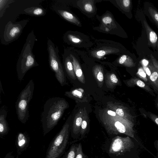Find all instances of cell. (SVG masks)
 <instances>
[{
  "label": "cell",
  "instance_id": "obj_21",
  "mask_svg": "<svg viewBox=\"0 0 158 158\" xmlns=\"http://www.w3.org/2000/svg\"><path fill=\"white\" fill-rule=\"evenodd\" d=\"M103 23L106 24L111 23L112 21V19L110 16H106L102 18Z\"/></svg>",
  "mask_w": 158,
  "mask_h": 158
},
{
  "label": "cell",
  "instance_id": "obj_15",
  "mask_svg": "<svg viewBox=\"0 0 158 158\" xmlns=\"http://www.w3.org/2000/svg\"><path fill=\"white\" fill-rule=\"evenodd\" d=\"M77 143H73L63 158H76L77 153Z\"/></svg>",
  "mask_w": 158,
  "mask_h": 158
},
{
  "label": "cell",
  "instance_id": "obj_29",
  "mask_svg": "<svg viewBox=\"0 0 158 158\" xmlns=\"http://www.w3.org/2000/svg\"><path fill=\"white\" fill-rule=\"evenodd\" d=\"M18 158V157H17L16 158ZM3 158H15V157L11 153H9L7 154Z\"/></svg>",
  "mask_w": 158,
  "mask_h": 158
},
{
  "label": "cell",
  "instance_id": "obj_6",
  "mask_svg": "<svg viewBox=\"0 0 158 158\" xmlns=\"http://www.w3.org/2000/svg\"><path fill=\"white\" fill-rule=\"evenodd\" d=\"M47 44L50 67L61 85H64L67 84L66 80L60 58L58 48L50 39L48 40Z\"/></svg>",
  "mask_w": 158,
  "mask_h": 158
},
{
  "label": "cell",
  "instance_id": "obj_18",
  "mask_svg": "<svg viewBox=\"0 0 158 158\" xmlns=\"http://www.w3.org/2000/svg\"><path fill=\"white\" fill-rule=\"evenodd\" d=\"M83 8L85 11L87 12L90 13L93 11L94 7L92 3L90 1H84Z\"/></svg>",
  "mask_w": 158,
  "mask_h": 158
},
{
  "label": "cell",
  "instance_id": "obj_26",
  "mask_svg": "<svg viewBox=\"0 0 158 158\" xmlns=\"http://www.w3.org/2000/svg\"><path fill=\"white\" fill-rule=\"evenodd\" d=\"M122 2L123 5L125 7H128L130 4V0H124L121 1Z\"/></svg>",
  "mask_w": 158,
  "mask_h": 158
},
{
  "label": "cell",
  "instance_id": "obj_5",
  "mask_svg": "<svg viewBox=\"0 0 158 158\" xmlns=\"http://www.w3.org/2000/svg\"><path fill=\"white\" fill-rule=\"evenodd\" d=\"M34 89V82L31 80L21 92L16 102L18 118L23 124L26 123L29 118L28 105L32 98Z\"/></svg>",
  "mask_w": 158,
  "mask_h": 158
},
{
  "label": "cell",
  "instance_id": "obj_9",
  "mask_svg": "<svg viewBox=\"0 0 158 158\" xmlns=\"http://www.w3.org/2000/svg\"><path fill=\"white\" fill-rule=\"evenodd\" d=\"M7 110L5 107L0 110V135L2 136L7 134L9 131V127L6 120Z\"/></svg>",
  "mask_w": 158,
  "mask_h": 158
},
{
  "label": "cell",
  "instance_id": "obj_28",
  "mask_svg": "<svg viewBox=\"0 0 158 158\" xmlns=\"http://www.w3.org/2000/svg\"><path fill=\"white\" fill-rule=\"evenodd\" d=\"M136 83L138 86L141 87H143L145 85L144 83L140 80L136 82Z\"/></svg>",
  "mask_w": 158,
  "mask_h": 158
},
{
  "label": "cell",
  "instance_id": "obj_16",
  "mask_svg": "<svg viewBox=\"0 0 158 158\" xmlns=\"http://www.w3.org/2000/svg\"><path fill=\"white\" fill-rule=\"evenodd\" d=\"M102 68L97 66L94 69V72L97 80L100 82H102L103 80V75Z\"/></svg>",
  "mask_w": 158,
  "mask_h": 158
},
{
  "label": "cell",
  "instance_id": "obj_12",
  "mask_svg": "<svg viewBox=\"0 0 158 158\" xmlns=\"http://www.w3.org/2000/svg\"><path fill=\"white\" fill-rule=\"evenodd\" d=\"M54 10L56 13L65 19L76 25H80L79 21L71 13L65 10L58 9L57 7Z\"/></svg>",
  "mask_w": 158,
  "mask_h": 158
},
{
  "label": "cell",
  "instance_id": "obj_2",
  "mask_svg": "<svg viewBox=\"0 0 158 158\" xmlns=\"http://www.w3.org/2000/svg\"><path fill=\"white\" fill-rule=\"evenodd\" d=\"M69 107L68 103L63 98L52 97L46 100L44 106L41 119L44 136L56 126L64 110Z\"/></svg>",
  "mask_w": 158,
  "mask_h": 158
},
{
  "label": "cell",
  "instance_id": "obj_7",
  "mask_svg": "<svg viewBox=\"0 0 158 158\" xmlns=\"http://www.w3.org/2000/svg\"><path fill=\"white\" fill-rule=\"evenodd\" d=\"M28 21L27 19L15 23L9 21L5 27L2 43L6 45L17 39L20 35L23 28Z\"/></svg>",
  "mask_w": 158,
  "mask_h": 158
},
{
  "label": "cell",
  "instance_id": "obj_10",
  "mask_svg": "<svg viewBox=\"0 0 158 158\" xmlns=\"http://www.w3.org/2000/svg\"><path fill=\"white\" fill-rule=\"evenodd\" d=\"M63 58L64 65L67 74L70 78L75 80L76 79V77L69 55H66L64 53Z\"/></svg>",
  "mask_w": 158,
  "mask_h": 158
},
{
  "label": "cell",
  "instance_id": "obj_14",
  "mask_svg": "<svg viewBox=\"0 0 158 158\" xmlns=\"http://www.w3.org/2000/svg\"><path fill=\"white\" fill-rule=\"evenodd\" d=\"M115 51L113 48L104 49L98 50L94 52L93 54L95 57L100 58L104 56L105 55L112 53Z\"/></svg>",
  "mask_w": 158,
  "mask_h": 158
},
{
  "label": "cell",
  "instance_id": "obj_19",
  "mask_svg": "<svg viewBox=\"0 0 158 158\" xmlns=\"http://www.w3.org/2000/svg\"><path fill=\"white\" fill-rule=\"evenodd\" d=\"M12 0H0V17L1 18L2 15L3 14L4 10L7 7L6 6L9 5Z\"/></svg>",
  "mask_w": 158,
  "mask_h": 158
},
{
  "label": "cell",
  "instance_id": "obj_3",
  "mask_svg": "<svg viewBox=\"0 0 158 158\" xmlns=\"http://www.w3.org/2000/svg\"><path fill=\"white\" fill-rule=\"evenodd\" d=\"M37 40L34 32L32 31L28 35L26 42L22 49L16 65L18 78L22 81L26 73L32 68L39 65L32 49Z\"/></svg>",
  "mask_w": 158,
  "mask_h": 158
},
{
  "label": "cell",
  "instance_id": "obj_25",
  "mask_svg": "<svg viewBox=\"0 0 158 158\" xmlns=\"http://www.w3.org/2000/svg\"><path fill=\"white\" fill-rule=\"evenodd\" d=\"M154 146L157 151L156 158H158V140H156L154 142Z\"/></svg>",
  "mask_w": 158,
  "mask_h": 158
},
{
  "label": "cell",
  "instance_id": "obj_32",
  "mask_svg": "<svg viewBox=\"0 0 158 158\" xmlns=\"http://www.w3.org/2000/svg\"><path fill=\"white\" fill-rule=\"evenodd\" d=\"M146 72L147 74V75L148 76H150L151 74V72L149 69L147 68L146 69Z\"/></svg>",
  "mask_w": 158,
  "mask_h": 158
},
{
  "label": "cell",
  "instance_id": "obj_23",
  "mask_svg": "<svg viewBox=\"0 0 158 158\" xmlns=\"http://www.w3.org/2000/svg\"><path fill=\"white\" fill-rule=\"evenodd\" d=\"M110 79L111 81L114 83H117L118 81V79L116 75L114 74H112L111 75Z\"/></svg>",
  "mask_w": 158,
  "mask_h": 158
},
{
  "label": "cell",
  "instance_id": "obj_30",
  "mask_svg": "<svg viewBox=\"0 0 158 158\" xmlns=\"http://www.w3.org/2000/svg\"><path fill=\"white\" fill-rule=\"evenodd\" d=\"M107 113L111 116H115L116 115V112L110 110H108L107 111Z\"/></svg>",
  "mask_w": 158,
  "mask_h": 158
},
{
  "label": "cell",
  "instance_id": "obj_1",
  "mask_svg": "<svg viewBox=\"0 0 158 158\" xmlns=\"http://www.w3.org/2000/svg\"><path fill=\"white\" fill-rule=\"evenodd\" d=\"M103 146L111 158H140L138 155V142L129 136H110Z\"/></svg>",
  "mask_w": 158,
  "mask_h": 158
},
{
  "label": "cell",
  "instance_id": "obj_20",
  "mask_svg": "<svg viewBox=\"0 0 158 158\" xmlns=\"http://www.w3.org/2000/svg\"><path fill=\"white\" fill-rule=\"evenodd\" d=\"M157 37L156 33L151 31L150 33V40L152 43L156 42L157 40Z\"/></svg>",
  "mask_w": 158,
  "mask_h": 158
},
{
  "label": "cell",
  "instance_id": "obj_24",
  "mask_svg": "<svg viewBox=\"0 0 158 158\" xmlns=\"http://www.w3.org/2000/svg\"><path fill=\"white\" fill-rule=\"evenodd\" d=\"M116 113L121 117H123L124 115V112L123 110L120 108H118L116 110Z\"/></svg>",
  "mask_w": 158,
  "mask_h": 158
},
{
  "label": "cell",
  "instance_id": "obj_33",
  "mask_svg": "<svg viewBox=\"0 0 158 158\" xmlns=\"http://www.w3.org/2000/svg\"><path fill=\"white\" fill-rule=\"evenodd\" d=\"M155 18L156 20L158 21V14H156L155 15Z\"/></svg>",
  "mask_w": 158,
  "mask_h": 158
},
{
  "label": "cell",
  "instance_id": "obj_11",
  "mask_svg": "<svg viewBox=\"0 0 158 158\" xmlns=\"http://www.w3.org/2000/svg\"><path fill=\"white\" fill-rule=\"evenodd\" d=\"M69 56L73 64L76 76L80 82L84 84L85 82V77L78 61L72 54H70Z\"/></svg>",
  "mask_w": 158,
  "mask_h": 158
},
{
  "label": "cell",
  "instance_id": "obj_27",
  "mask_svg": "<svg viewBox=\"0 0 158 158\" xmlns=\"http://www.w3.org/2000/svg\"><path fill=\"white\" fill-rule=\"evenodd\" d=\"M138 73L140 76L143 77H146V73L142 69H139Z\"/></svg>",
  "mask_w": 158,
  "mask_h": 158
},
{
  "label": "cell",
  "instance_id": "obj_13",
  "mask_svg": "<svg viewBox=\"0 0 158 158\" xmlns=\"http://www.w3.org/2000/svg\"><path fill=\"white\" fill-rule=\"evenodd\" d=\"M24 11L27 14L36 16L44 15L46 13L45 10L43 8L37 6L27 8Z\"/></svg>",
  "mask_w": 158,
  "mask_h": 158
},
{
  "label": "cell",
  "instance_id": "obj_4",
  "mask_svg": "<svg viewBox=\"0 0 158 158\" xmlns=\"http://www.w3.org/2000/svg\"><path fill=\"white\" fill-rule=\"evenodd\" d=\"M71 122L70 115L50 143L45 158H59L63 155L68 143Z\"/></svg>",
  "mask_w": 158,
  "mask_h": 158
},
{
  "label": "cell",
  "instance_id": "obj_31",
  "mask_svg": "<svg viewBox=\"0 0 158 158\" xmlns=\"http://www.w3.org/2000/svg\"><path fill=\"white\" fill-rule=\"evenodd\" d=\"M142 62L143 65L145 66H147L148 63V62L145 59L143 60Z\"/></svg>",
  "mask_w": 158,
  "mask_h": 158
},
{
  "label": "cell",
  "instance_id": "obj_22",
  "mask_svg": "<svg viewBox=\"0 0 158 158\" xmlns=\"http://www.w3.org/2000/svg\"><path fill=\"white\" fill-rule=\"evenodd\" d=\"M158 77V73L156 72H154L151 75L150 78L152 81H155Z\"/></svg>",
  "mask_w": 158,
  "mask_h": 158
},
{
  "label": "cell",
  "instance_id": "obj_8",
  "mask_svg": "<svg viewBox=\"0 0 158 158\" xmlns=\"http://www.w3.org/2000/svg\"><path fill=\"white\" fill-rule=\"evenodd\" d=\"M29 143V138L25 134L22 132L18 134L16 140V146L19 154L27 148Z\"/></svg>",
  "mask_w": 158,
  "mask_h": 158
},
{
  "label": "cell",
  "instance_id": "obj_34",
  "mask_svg": "<svg viewBox=\"0 0 158 158\" xmlns=\"http://www.w3.org/2000/svg\"><path fill=\"white\" fill-rule=\"evenodd\" d=\"M155 121L156 123L158 125V118H156L155 119Z\"/></svg>",
  "mask_w": 158,
  "mask_h": 158
},
{
  "label": "cell",
  "instance_id": "obj_17",
  "mask_svg": "<svg viewBox=\"0 0 158 158\" xmlns=\"http://www.w3.org/2000/svg\"><path fill=\"white\" fill-rule=\"evenodd\" d=\"M88 156L83 152L81 143H77L76 158H88Z\"/></svg>",
  "mask_w": 158,
  "mask_h": 158
}]
</instances>
